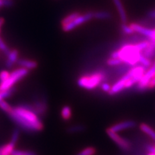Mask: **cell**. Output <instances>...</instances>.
<instances>
[{"mask_svg": "<svg viewBox=\"0 0 155 155\" xmlns=\"http://www.w3.org/2000/svg\"><path fill=\"white\" fill-rule=\"evenodd\" d=\"M8 114L19 127L27 131L38 132L43 129V122L34 112L32 105H22L15 107Z\"/></svg>", "mask_w": 155, "mask_h": 155, "instance_id": "obj_1", "label": "cell"}, {"mask_svg": "<svg viewBox=\"0 0 155 155\" xmlns=\"http://www.w3.org/2000/svg\"><path fill=\"white\" fill-rule=\"evenodd\" d=\"M149 45V40L137 44H126L113 52L110 57L120 58L124 64L134 66L139 63L140 55Z\"/></svg>", "mask_w": 155, "mask_h": 155, "instance_id": "obj_2", "label": "cell"}, {"mask_svg": "<svg viewBox=\"0 0 155 155\" xmlns=\"http://www.w3.org/2000/svg\"><path fill=\"white\" fill-rule=\"evenodd\" d=\"M104 72H98L89 75H85L80 77L78 80L77 84L81 88L92 90L96 88L105 78Z\"/></svg>", "mask_w": 155, "mask_h": 155, "instance_id": "obj_3", "label": "cell"}, {"mask_svg": "<svg viewBox=\"0 0 155 155\" xmlns=\"http://www.w3.org/2000/svg\"><path fill=\"white\" fill-rule=\"evenodd\" d=\"M28 73V71L24 68H19L14 70L10 74L8 78L2 83L0 84V91L8 89L14 86V85L24 77H25Z\"/></svg>", "mask_w": 155, "mask_h": 155, "instance_id": "obj_4", "label": "cell"}, {"mask_svg": "<svg viewBox=\"0 0 155 155\" xmlns=\"http://www.w3.org/2000/svg\"><path fill=\"white\" fill-rule=\"evenodd\" d=\"M93 18V12H87L83 15H80L77 18H76L74 21L72 22L67 24V25L62 26L63 31L65 32H70L72 30H74L77 27H78L82 24L85 23V22H87L90 21L91 19Z\"/></svg>", "mask_w": 155, "mask_h": 155, "instance_id": "obj_5", "label": "cell"}, {"mask_svg": "<svg viewBox=\"0 0 155 155\" xmlns=\"http://www.w3.org/2000/svg\"><path fill=\"white\" fill-rule=\"evenodd\" d=\"M155 75V64L149 67V69L145 71L142 78L138 82L137 89L140 91H144L147 89V86L150 81Z\"/></svg>", "mask_w": 155, "mask_h": 155, "instance_id": "obj_6", "label": "cell"}, {"mask_svg": "<svg viewBox=\"0 0 155 155\" xmlns=\"http://www.w3.org/2000/svg\"><path fill=\"white\" fill-rule=\"evenodd\" d=\"M106 133L110 138V139H112L113 141H114V142L116 145H118L119 147L124 150V151H128L131 148V145H130L127 140L120 137L117 133L113 132L109 129H107Z\"/></svg>", "mask_w": 155, "mask_h": 155, "instance_id": "obj_7", "label": "cell"}, {"mask_svg": "<svg viewBox=\"0 0 155 155\" xmlns=\"http://www.w3.org/2000/svg\"><path fill=\"white\" fill-rule=\"evenodd\" d=\"M130 26L133 29L134 32H138L140 35L147 37L149 38V40H155V28L150 29L136 23H130Z\"/></svg>", "mask_w": 155, "mask_h": 155, "instance_id": "obj_8", "label": "cell"}, {"mask_svg": "<svg viewBox=\"0 0 155 155\" xmlns=\"http://www.w3.org/2000/svg\"><path fill=\"white\" fill-rule=\"evenodd\" d=\"M132 77L131 73H130V71L127 72V74H125L122 78L120 79L116 83H115L113 86H111V89L109 92L110 95H114L119 93L120 92L122 91L125 89V84L127 81L130 79V78Z\"/></svg>", "mask_w": 155, "mask_h": 155, "instance_id": "obj_9", "label": "cell"}, {"mask_svg": "<svg viewBox=\"0 0 155 155\" xmlns=\"http://www.w3.org/2000/svg\"><path fill=\"white\" fill-rule=\"evenodd\" d=\"M32 108L38 116L45 115L47 111V103L45 99H37L32 105Z\"/></svg>", "mask_w": 155, "mask_h": 155, "instance_id": "obj_10", "label": "cell"}, {"mask_svg": "<svg viewBox=\"0 0 155 155\" xmlns=\"http://www.w3.org/2000/svg\"><path fill=\"white\" fill-rule=\"evenodd\" d=\"M136 125H137V123L133 120H126L111 126L109 129L112 131L118 133L120 131H122V130L133 128L135 127Z\"/></svg>", "mask_w": 155, "mask_h": 155, "instance_id": "obj_11", "label": "cell"}, {"mask_svg": "<svg viewBox=\"0 0 155 155\" xmlns=\"http://www.w3.org/2000/svg\"><path fill=\"white\" fill-rule=\"evenodd\" d=\"M19 67L24 69L29 70L35 69L38 67V63L35 60H28V59H19L17 61Z\"/></svg>", "mask_w": 155, "mask_h": 155, "instance_id": "obj_12", "label": "cell"}, {"mask_svg": "<svg viewBox=\"0 0 155 155\" xmlns=\"http://www.w3.org/2000/svg\"><path fill=\"white\" fill-rule=\"evenodd\" d=\"M19 52L16 49L11 50L7 55V59L6 60L5 65L7 68L12 67L14 64L17 63L18 60Z\"/></svg>", "mask_w": 155, "mask_h": 155, "instance_id": "obj_13", "label": "cell"}, {"mask_svg": "<svg viewBox=\"0 0 155 155\" xmlns=\"http://www.w3.org/2000/svg\"><path fill=\"white\" fill-rule=\"evenodd\" d=\"M113 1L115 4V6L116 9H117L121 20H122L123 23H126L127 21V16L122 2H121V0H113Z\"/></svg>", "mask_w": 155, "mask_h": 155, "instance_id": "obj_14", "label": "cell"}, {"mask_svg": "<svg viewBox=\"0 0 155 155\" xmlns=\"http://www.w3.org/2000/svg\"><path fill=\"white\" fill-rule=\"evenodd\" d=\"M149 40V45L143 51L142 54L147 57L149 59L152 58L155 56V40Z\"/></svg>", "mask_w": 155, "mask_h": 155, "instance_id": "obj_15", "label": "cell"}, {"mask_svg": "<svg viewBox=\"0 0 155 155\" xmlns=\"http://www.w3.org/2000/svg\"><path fill=\"white\" fill-rule=\"evenodd\" d=\"M16 144L10 142L6 145L0 147V154L1 155H11L12 154L13 151L14 150Z\"/></svg>", "mask_w": 155, "mask_h": 155, "instance_id": "obj_16", "label": "cell"}, {"mask_svg": "<svg viewBox=\"0 0 155 155\" xmlns=\"http://www.w3.org/2000/svg\"><path fill=\"white\" fill-rule=\"evenodd\" d=\"M140 128L142 132L147 134L149 137H151L155 142V130H154L153 128H151L147 124L144 123L140 124Z\"/></svg>", "mask_w": 155, "mask_h": 155, "instance_id": "obj_17", "label": "cell"}, {"mask_svg": "<svg viewBox=\"0 0 155 155\" xmlns=\"http://www.w3.org/2000/svg\"><path fill=\"white\" fill-rule=\"evenodd\" d=\"M61 116L65 121L69 120L72 117V109L69 105H64L61 110Z\"/></svg>", "mask_w": 155, "mask_h": 155, "instance_id": "obj_18", "label": "cell"}, {"mask_svg": "<svg viewBox=\"0 0 155 155\" xmlns=\"http://www.w3.org/2000/svg\"><path fill=\"white\" fill-rule=\"evenodd\" d=\"M80 15H81V14L78 12H74L69 14V15H67L66 17H65L62 19L61 26H64L67 25V24L72 22V21H74V19L78 17Z\"/></svg>", "mask_w": 155, "mask_h": 155, "instance_id": "obj_19", "label": "cell"}, {"mask_svg": "<svg viewBox=\"0 0 155 155\" xmlns=\"http://www.w3.org/2000/svg\"><path fill=\"white\" fill-rule=\"evenodd\" d=\"M111 17L110 12L107 11H98L93 12V18L98 19H107Z\"/></svg>", "mask_w": 155, "mask_h": 155, "instance_id": "obj_20", "label": "cell"}, {"mask_svg": "<svg viewBox=\"0 0 155 155\" xmlns=\"http://www.w3.org/2000/svg\"><path fill=\"white\" fill-rule=\"evenodd\" d=\"M85 129H86L85 126L84 125H75L71 126V127L68 128L67 132L71 134L77 133L84 131V130H85Z\"/></svg>", "mask_w": 155, "mask_h": 155, "instance_id": "obj_21", "label": "cell"}, {"mask_svg": "<svg viewBox=\"0 0 155 155\" xmlns=\"http://www.w3.org/2000/svg\"><path fill=\"white\" fill-rule=\"evenodd\" d=\"M139 63L141 64V65L143 66L145 68H149L151 66V62L150 61V59H149L147 57H145L142 54V52L140 55Z\"/></svg>", "mask_w": 155, "mask_h": 155, "instance_id": "obj_22", "label": "cell"}, {"mask_svg": "<svg viewBox=\"0 0 155 155\" xmlns=\"http://www.w3.org/2000/svg\"><path fill=\"white\" fill-rule=\"evenodd\" d=\"M96 151V149L94 147H88L81 150L76 155H94Z\"/></svg>", "mask_w": 155, "mask_h": 155, "instance_id": "obj_23", "label": "cell"}, {"mask_svg": "<svg viewBox=\"0 0 155 155\" xmlns=\"http://www.w3.org/2000/svg\"><path fill=\"white\" fill-rule=\"evenodd\" d=\"M0 108L7 114H9L11 113L13 109V107H12L11 105L3 100L0 101Z\"/></svg>", "mask_w": 155, "mask_h": 155, "instance_id": "obj_24", "label": "cell"}, {"mask_svg": "<svg viewBox=\"0 0 155 155\" xmlns=\"http://www.w3.org/2000/svg\"><path fill=\"white\" fill-rule=\"evenodd\" d=\"M14 91H15V88H14V87H12L8 89L5 90L3 91H0V96H2L3 100L4 98H7L14 93Z\"/></svg>", "mask_w": 155, "mask_h": 155, "instance_id": "obj_25", "label": "cell"}, {"mask_svg": "<svg viewBox=\"0 0 155 155\" xmlns=\"http://www.w3.org/2000/svg\"><path fill=\"white\" fill-rule=\"evenodd\" d=\"M122 61L121 60L120 58H116L112 57H110L107 60V64L110 66H116L120 65L121 64H122Z\"/></svg>", "mask_w": 155, "mask_h": 155, "instance_id": "obj_26", "label": "cell"}, {"mask_svg": "<svg viewBox=\"0 0 155 155\" xmlns=\"http://www.w3.org/2000/svg\"><path fill=\"white\" fill-rule=\"evenodd\" d=\"M0 50L3 52L6 55H8V53L11 51L1 38H0Z\"/></svg>", "mask_w": 155, "mask_h": 155, "instance_id": "obj_27", "label": "cell"}, {"mask_svg": "<svg viewBox=\"0 0 155 155\" xmlns=\"http://www.w3.org/2000/svg\"><path fill=\"white\" fill-rule=\"evenodd\" d=\"M122 30L125 34V35H130L134 32L133 29L130 27V25H127L126 23H122Z\"/></svg>", "mask_w": 155, "mask_h": 155, "instance_id": "obj_28", "label": "cell"}, {"mask_svg": "<svg viewBox=\"0 0 155 155\" xmlns=\"http://www.w3.org/2000/svg\"><path fill=\"white\" fill-rule=\"evenodd\" d=\"M19 134H20V131L18 129H16L14 130V131L12 134V137L11 139V142L14 144H16L18 142V140L19 137Z\"/></svg>", "mask_w": 155, "mask_h": 155, "instance_id": "obj_29", "label": "cell"}, {"mask_svg": "<svg viewBox=\"0 0 155 155\" xmlns=\"http://www.w3.org/2000/svg\"><path fill=\"white\" fill-rule=\"evenodd\" d=\"M12 155H36V154L32 151H20V150L14 149Z\"/></svg>", "mask_w": 155, "mask_h": 155, "instance_id": "obj_30", "label": "cell"}, {"mask_svg": "<svg viewBox=\"0 0 155 155\" xmlns=\"http://www.w3.org/2000/svg\"><path fill=\"white\" fill-rule=\"evenodd\" d=\"M10 72L7 71L3 70L0 72V84L5 81L10 76Z\"/></svg>", "mask_w": 155, "mask_h": 155, "instance_id": "obj_31", "label": "cell"}, {"mask_svg": "<svg viewBox=\"0 0 155 155\" xmlns=\"http://www.w3.org/2000/svg\"><path fill=\"white\" fill-rule=\"evenodd\" d=\"M101 89L102 91H104L105 93H109V92L111 89V86L107 84L106 83V82H104V83H102L101 85Z\"/></svg>", "mask_w": 155, "mask_h": 155, "instance_id": "obj_32", "label": "cell"}, {"mask_svg": "<svg viewBox=\"0 0 155 155\" xmlns=\"http://www.w3.org/2000/svg\"><path fill=\"white\" fill-rule=\"evenodd\" d=\"M154 88H155V75L151 79V80L150 81L149 84H148L147 89H153Z\"/></svg>", "mask_w": 155, "mask_h": 155, "instance_id": "obj_33", "label": "cell"}, {"mask_svg": "<svg viewBox=\"0 0 155 155\" xmlns=\"http://www.w3.org/2000/svg\"><path fill=\"white\" fill-rule=\"evenodd\" d=\"M147 15L150 18L155 19V11H151L149 12L148 14H147Z\"/></svg>", "mask_w": 155, "mask_h": 155, "instance_id": "obj_34", "label": "cell"}, {"mask_svg": "<svg viewBox=\"0 0 155 155\" xmlns=\"http://www.w3.org/2000/svg\"><path fill=\"white\" fill-rule=\"evenodd\" d=\"M4 22H5L4 19L0 18V31H1V27H2V25L4 24Z\"/></svg>", "mask_w": 155, "mask_h": 155, "instance_id": "obj_35", "label": "cell"}, {"mask_svg": "<svg viewBox=\"0 0 155 155\" xmlns=\"http://www.w3.org/2000/svg\"><path fill=\"white\" fill-rule=\"evenodd\" d=\"M147 155H155L154 153H149V154Z\"/></svg>", "mask_w": 155, "mask_h": 155, "instance_id": "obj_36", "label": "cell"}, {"mask_svg": "<svg viewBox=\"0 0 155 155\" xmlns=\"http://www.w3.org/2000/svg\"><path fill=\"white\" fill-rule=\"evenodd\" d=\"M3 99H2V96H0V101H1V100H2Z\"/></svg>", "mask_w": 155, "mask_h": 155, "instance_id": "obj_37", "label": "cell"}, {"mask_svg": "<svg viewBox=\"0 0 155 155\" xmlns=\"http://www.w3.org/2000/svg\"><path fill=\"white\" fill-rule=\"evenodd\" d=\"M154 154H155V150H154Z\"/></svg>", "mask_w": 155, "mask_h": 155, "instance_id": "obj_38", "label": "cell"}]
</instances>
